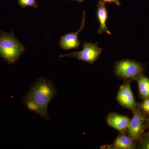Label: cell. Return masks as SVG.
<instances>
[{
	"label": "cell",
	"instance_id": "cell-1",
	"mask_svg": "<svg viewBox=\"0 0 149 149\" xmlns=\"http://www.w3.org/2000/svg\"><path fill=\"white\" fill-rule=\"evenodd\" d=\"M57 90L54 82L45 77L38 78L32 85L22 99V103L29 110L42 118L50 119L48 106L56 95Z\"/></svg>",
	"mask_w": 149,
	"mask_h": 149
},
{
	"label": "cell",
	"instance_id": "cell-2",
	"mask_svg": "<svg viewBox=\"0 0 149 149\" xmlns=\"http://www.w3.org/2000/svg\"><path fill=\"white\" fill-rule=\"evenodd\" d=\"M24 45L15 37L12 31L0 32V56L7 63L13 64L18 60L25 52Z\"/></svg>",
	"mask_w": 149,
	"mask_h": 149
},
{
	"label": "cell",
	"instance_id": "cell-3",
	"mask_svg": "<svg viewBox=\"0 0 149 149\" xmlns=\"http://www.w3.org/2000/svg\"><path fill=\"white\" fill-rule=\"evenodd\" d=\"M146 66L140 62L130 59L116 61L113 66V73L119 79L137 80L143 74Z\"/></svg>",
	"mask_w": 149,
	"mask_h": 149
},
{
	"label": "cell",
	"instance_id": "cell-4",
	"mask_svg": "<svg viewBox=\"0 0 149 149\" xmlns=\"http://www.w3.org/2000/svg\"><path fill=\"white\" fill-rule=\"evenodd\" d=\"M83 49L80 52H74L64 54L60 57L73 58L93 64L98 59L102 49L99 47L98 43H93L83 41Z\"/></svg>",
	"mask_w": 149,
	"mask_h": 149
},
{
	"label": "cell",
	"instance_id": "cell-5",
	"mask_svg": "<svg viewBox=\"0 0 149 149\" xmlns=\"http://www.w3.org/2000/svg\"><path fill=\"white\" fill-rule=\"evenodd\" d=\"M133 112V117L130 119L127 131L128 135L135 141L139 140L142 136L146 116L139 107L136 106Z\"/></svg>",
	"mask_w": 149,
	"mask_h": 149
},
{
	"label": "cell",
	"instance_id": "cell-6",
	"mask_svg": "<svg viewBox=\"0 0 149 149\" xmlns=\"http://www.w3.org/2000/svg\"><path fill=\"white\" fill-rule=\"evenodd\" d=\"M116 100L123 107L132 111L135 109L137 104L131 90L130 80H124L118 92Z\"/></svg>",
	"mask_w": 149,
	"mask_h": 149
},
{
	"label": "cell",
	"instance_id": "cell-7",
	"mask_svg": "<svg viewBox=\"0 0 149 149\" xmlns=\"http://www.w3.org/2000/svg\"><path fill=\"white\" fill-rule=\"evenodd\" d=\"M85 26V13L83 12L82 19L80 29L75 32L68 33L61 37L59 41V45L61 48L65 51L70 50L72 49H77L81 45V42L78 39L79 32L83 30Z\"/></svg>",
	"mask_w": 149,
	"mask_h": 149
},
{
	"label": "cell",
	"instance_id": "cell-8",
	"mask_svg": "<svg viewBox=\"0 0 149 149\" xmlns=\"http://www.w3.org/2000/svg\"><path fill=\"white\" fill-rule=\"evenodd\" d=\"M130 119L127 116L116 113H109L106 118L108 125L120 132L127 130Z\"/></svg>",
	"mask_w": 149,
	"mask_h": 149
},
{
	"label": "cell",
	"instance_id": "cell-9",
	"mask_svg": "<svg viewBox=\"0 0 149 149\" xmlns=\"http://www.w3.org/2000/svg\"><path fill=\"white\" fill-rule=\"evenodd\" d=\"M105 3L102 1H99L97 4V9L96 16L100 24L97 33L99 35L106 33L108 35H111V33L107 26V22L108 18V12Z\"/></svg>",
	"mask_w": 149,
	"mask_h": 149
},
{
	"label": "cell",
	"instance_id": "cell-10",
	"mask_svg": "<svg viewBox=\"0 0 149 149\" xmlns=\"http://www.w3.org/2000/svg\"><path fill=\"white\" fill-rule=\"evenodd\" d=\"M120 133L116 138L113 147L116 149H134L136 148L135 141L125 131Z\"/></svg>",
	"mask_w": 149,
	"mask_h": 149
},
{
	"label": "cell",
	"instance_id": "cell-11",
	"mask_svg": "<svg viewBox=\"0 0 149 149\" xmlns=\"http://www.w3.org/2000/svg\"><path fill=\"white\" fill-rule=\"evenodd\" d=\"M136 81L138 82L141 98L145 100L149 98V78L143 74Z\"/></svg>",
	"mask_w": 149,
	"mask_h": 149
},
{
	"label": "cell",
	"instance_id": "cell-12",
	"mask_svg": "<svg viewBox=\"0 0 149 149\" xmlns=\"http://www.w3.org/2000/svg\"><path fill=\"white\" fill-rule=\"evenodd\" d=\"M18 3L22 8H23L28 6L36 8L39 4L36 0H18Z\"/></svg>",
	"mask_w": 149,
	"mask_h": 149
},
{
	"label": "cell",
	"instance_id": "cell-13",
	"mask_svg": "<svg viewBox=\"0 0 149 149\" xmlns=\"http://www.w3.org/2000/svg\"><path fill=\"white\" fill-rule=\"evenodd\" d=\"M139 140V146L141 148L149 149V133L143 136H141Z\"/></svg>",
	"mask_w": 149,
	"mask_h": 149
},
{
	"label": "cell",
	"instance_id": "cell-14",
	"mask_svg": "<svg viewBox=\"0 0 149 149\" xmlns=\"http://www.w3.org/2000/svg\"><path fill=\"white\" fill-rule=\"evenodd\" d=\"M140 106V109L144 113L149 115V98L145 99Z\"/></svg>",
	"mask_w": 149,
	"mask_h": 149
},
{
	"label": "cell",
	"instance_id": "cell-15",
	"mask_svg": "<svg viewBox=\"0 0 149 149\" xmlns=\"http://www.w3.org/2000/svg\"><path fill=\"white\" fill-rule=\"evenodd\" d=\"M102 1L105 3H114L116 5L118 6L121 5V2L119 0H102Z\"/></svg>",
	"mask_w": 149,
	"mask_h": 149
},
{
	"label": "cell",
	"instance_id": "cell-16",
	"mask_svg": "<svg viewBox=\"0 0 149 149\" xmlns=\"http://www.w3.org/2000/svg\"><path fill=\"white\" fill-rule=\"evenodd\" d=\"M74 1H77L79 2H83L84 0H74Z\"/></svg>",
	"mask_w": 149,
	"mask_h": 149
},
{
	"label": "cell",
	"instance_id": "cell-17",
	"mask_svg": "<svg viewBox=\"0 0 149 149\" xmlns=\"http://www.w3.org/2000/svg\"><path fill=\"white\" fill-rule=\"evenodd\" d=\"M148 127H149V119L148 120Z\"/></svg>",
	"mask_w": 149,
	"mask_h": 149
},
{
	"label": "cell",
	"instance_id": "cell-18",
	"mask_svg": "<svg viewBox=\"0 0 149 149\" xmlns=\"http://www.w3.org/2000/svg\"></svg>",
	"mask_w": 149,
	"mask_h": 149
}]
</instances>
